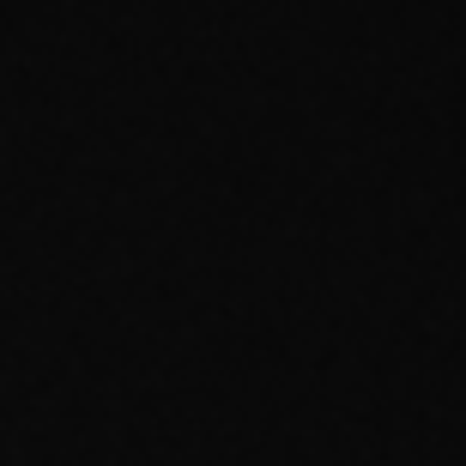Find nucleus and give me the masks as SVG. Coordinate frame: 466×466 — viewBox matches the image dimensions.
Listing matches in <instances>:
<instances>
[]
</instances>
